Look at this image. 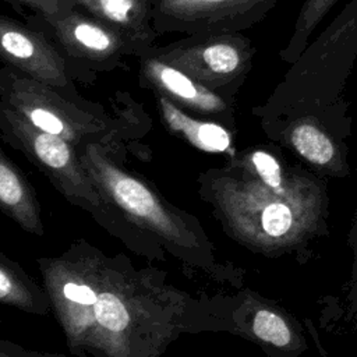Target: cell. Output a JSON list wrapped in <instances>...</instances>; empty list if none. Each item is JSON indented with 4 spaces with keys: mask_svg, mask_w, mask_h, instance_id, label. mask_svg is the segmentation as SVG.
<instances>
[{
    "mask_svg": "<svg viewBox=\"0 0 357 357\" xmlns=\"http://www.w3.org/2000/svg\"><path fill=\"white\" fill-rule=\"evenodd\" d=\"M36 264L73 356L165 357L188 335L194 296L159 268H138L126 254L109 255L85 238Z\"/></svg>",
    "mask_w": 357,
    "mask_h": 357,
    "instance_id": "6da1fadb",
    "label": "cell"
},
{
    "mask_svg": "<svg viewBox=\"0 0 357 357\" xmlns=\"http://www.w3.org/2000/svg\"><path fill=\"white\" fill-rule=\"evenodd\" d=\"M197 194L222 231L247 251L307 264L331 233L328 180L275 144L251 145L198 173Z\"/></svg>",
    "mask_w": 357,
    "mask_h": 357,
    "instance_id": "7a4b0ae2",
    "label": "cell"
},
{
    "mask_svg": "<svg viewBox=\"0 0 357 357\" xmlns=\"http://www.w3.org/2000/svg\"><path fill=\"white\" fill-rule=\"evenodd\" d=\"M128 146L88 144L78 149L92 185L131 225L155 238L184 268L231 289L244 286L245 271L219 259L199 219L172 204L158 187L126 165Z\"/></svg>",
    "mask_w": 357,
    "mask_h": 357,
    "instance_id": "3957f363",
    "label": "cell"
},
{
    "mask_svg": "<svg viewBox=\"0 0 357 357\" xmlns=\"http://www.w3.org/2000/svg\"><path fill=\"white\" fill-rule=\"evenodd\" d=\"M357 61V0H350L331 24L290 64L265 102L251 109L259 127L308 119L347 141L353 119L344 88Z\"/></svg>",
    "mask_w": 357,
    "mask_h": 357,
    "instance_id": "277c9868",
    "label": "cell"
},
{
    "mask_svg": "<svg viewBox=\"0 0 357 357\" xmlns=\"http://www.w3.org/2000/svg\"><path fill=\"white\" fill-rule=\"evenodd\" d=\"M117 96L120 105L110 116L99 103L68 96L6 66L0 68V102L36 128L66 139L77 151L88 144L126 145L148 160L151 149L138 139L151 130L152 121L127 93Z\"/></svg>",
    "mask_w": 357,
    "mask_h": 357,
    "instance_id": "5b68a950",
    "label": "cell"
},
{
    "mask_svg": "<svg viewBox=\"0 0 357 357\" xmlns=\"http://www.w3.org/2000/svg\"><path fill=\"white\" fill-rule=\"evenodd\" d=\"M0 135L39 169L63 198L89 213L131 252L148 261H166L167 254L155 238L131 225L102 199L81 163L78 151L70 142L36 128L1 102Z\"/></svg>",
    "mask_w": 357,
    "mask_h": 357,
    "instance_id": "8992f818",
    "label": "cell"
},
{
    "mask_svg": "<svg viewBox=\"0 0 357 357\" xmlns=\"http://www.w3.org/2000/svg\"><path fill=\"white\" fill-rule=\"evenodd\" d=\"M229 333L268 357H303L308 349L300 319L278 301L248 287L194 296L188 335Z\"/></svg>",
    "mask_w": 357,
    "mask_h": 357,
    "instance_id": "52a82bcc",
    "label": "cell"
},
{
    "mask_svg": "<svg viewBox=\"0 0 357 357\" xmlns=\"http://www.w3.org/2000/svg\"><path fill=\"white\" fill-rule=\"evenodd\" d=\"M148 52L222 98L236 100L251 73L257 49L241 32L187 35Z\"/></svg>",
    "mask_w": 357,
    "mask_h": 357,
    "instance_id": "ba28073f",
    "label": "cell"
},
{
    "mask_svg": "<svg viewBox=\"0 0 357 357\" xmlns=\"http://www.w3.org/2000/svg\"><path fill=\"white\" fill-rule=\"evenodd\" d=\"M28 25L43 32L61 54L86 75L110 73L123 66L127 56L137 57V49L119 31L74 7L56 20L25 15Z\"/></svg>",
    "mask_w": 357,
    "mask_h": 357,
    "instance_id": "9c48e42d",
    "label": "cell"
},
{
    "mask_svg": "<svg viewBox=\"0 0 357 357\" xmlns=\"http://www.w3.org/2000/svg\"><path fill=\"white\" fill-rule=\"evenodd\" d=\"M280 0H153L152 26L165 33L243 32L261 22Z\"/></svg>",
    "mask_w": 357,
    "mask_h": 357,
    "instance_id": "30bf717a",
    "label": "cell"
},
{
    "mask_svg": "<svg viewBox=\"0 0 357 357\" xmlns=\"http://www.w3.org/2000/svg\"><path fill=\"white\" fill-rule=\"evenodd\" d=\"M0 61L15 73L73 98H82L75 79L92 82L39 29L0 14Z\"/></svg>",
    "mask_w": 357,
    "mask_h": 357,
    "instance_id": "8fae6325",
    "label": "cell"
},
{
    "mask_svg": "<svg viewBox=\"0 0 357 357\" xmlns=\"http://www.w3.org/2000/svg\"><path fill=\"white\" fill-rule=\"evenodd\" d=\"M139 86L163 96L188 114L237 130L236 102L209 91L185 73L163 63L148 50L138 57Z\"/></svg>",
    "mask_w": 357,
    "mask_h": 357,
    "instance_id": "7c38bea8",
    "label": "cell"
},
{
    "mask_svg": "<svg viewBox=\"0 0 357 357\" xmlns=\"http://www.w3.org/2000/svg\"><path fill=\"white\" fill-rule=\"evenodd\" d=\"M264 135L324 178L350 176L349 145L336 138L322 124L308 119H291L259 127Z\"/></svg>",
    "mask_w": 357,
    "mask_h": 357,
    "instance_id": "4fadbf2b",
    "label": "cell"
},
{
    "mask_svg": "<svg viewBox=\"0 0 357 357\" xmlns=\"http://www.w3.org/2000/svg\"><path fill=\"white\" fill-rule=\"evenodd\" d=\"M74 6L123 33L138 56L155 46L158 33L152 26L153 0H71ZM137 56V57H138Z\"/></svg>",
    "mask_w": 357,
    "mask_h": 357,
    "instance_id": "5bb4252c",
    "label": "cell"
},
{
    "mask_svg": "<svg viewBox=\"0 0 357 357\" xmlns=\"http://www.w3.org/2000/svg\"><path fill=\"white\" fill-rule=\"evenodd\" d=\"M153 96L160 121L169 134L201 152L219 153L226 158L237 152L234 146V132L231 130L216 121L188 114L163 96Z\"/></svg>",
    "mask_w": 357,
    "mask_h": 357,
    "instance_id": "9a60e30c",
    "label": "cell"
},
{
    "mask_svg": "<svg viewBox=\"0 0 357 357\" xmlns=\"http://www.w3.org/2000/svg\"><path fill=\"white\" fill-rule=\"evenodd\" d=\"M0 212L29 234L45 236L35 187L0 146Z\"/></svg>",
    "mask_w": 357,
    "mask_h": 357,
    "instance_id": "2e32d148",
    "label": "cell"
},
{
    "mask_svg": "<svg viewBox=\"0 0 357 357\" xmlns=\"http://www.w3.org/2000/svg\"><path fill=\"white\" fill-rule=\"evenodd\" d=\"M0 303L33 315L52 312L50 301L39 284L14 259L0 251Z\"/></svg>",
    "mask_w": 357,
    "mask_h": 357,
    "instance_id": "e0dca14e",
    "label": "cell"
},
{
    "mask_svg": "<svg viewBox=\"0 0 357 357\" xmlns=\"http://www.w3.org/2000/svg\"><path fill=\"white\" fill-rule=\"evenodd\" d=\"M339 0H304L287 43L279 52L282 61L291 64L310 43L311 35Z\"/></svg>",
    "mask_w": 357,
    "mask_h": 357,
    "instance_id": "ac0fdd59",
    "label": "cell"
},
{
    "mask_svg": "<svg viewBox=\"0 0 357 357\" xmlns=\"http://www.w3.org/2000/svg\"><path fill=\"white\" fill-rule=\"evenodd\" d=\"M347 244L350 248L351 264H350V276L346 283V312L347 319L351 322L354 331H357V208L354 211L349 233Z\"/></svg>",
    "mask_w": 357,
    "mask_h": 357,
    "instance_id": "d6986e66",
    "label": "cell"
},
{
    "mask_svg": "<svg viewBox=\"0 0 357 357\" xmlns=\"http://www.w3.org/2000/svg\"><path fill=\"white\" fill-rule=\"evenodd\" d=\"M0 3L11 4V7L24 17L25 13L22 8H31L33 10V14L46 20L60 18L75 7L71 0H0Z\"/></svg>",
    "mask_w": 357,
    "mask_h": 357,
    "instance_id": "ffe728a7",
    "label": "cell"
},
{
    "mask_svg": "<svg viewBox=\"0 0 357 357\" xmlns=\"http://www.w3.org/2000/svg\"><path fill=\"white\" fill-rule=\"evenodd\" d=\"M0 357H67L60 353H49L26 349L18 343L0 337Z\"/></svg>",
    "mask_w": 357,
    "mask_h": 357,
    "instance_id": "44dd1931",
    "label": "cell"
}]
</instances>
